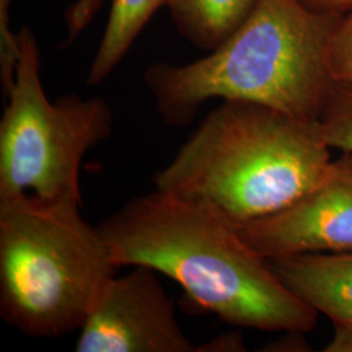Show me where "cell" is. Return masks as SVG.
Returning a JSON list of instances; mask_svg holds the SVG:
<instances>
[{
    "label": "cell",
    "instance_id": "obj_8",
    "mask_svg": "<svg viewBox=\"0 0 352 352\" xmlns=\"http://www.w3.org/2000/svg\"><path fill=\"white\" fill-rule=\"evenodd\" d=\"M267 261L296 298L333 324L352 327V251L299 253Z\"/></svg>",
    "mask_w": 352,
    "mask_h": 352
},
{
    "label": "cell",
    "instance_id": "obj_10",
    "mask_svg": "<svg viewBox=\"0 0 352 352\" xmlns=\"http://www.w3.org/2000/svg\"><path fill=\"white\" fill-rule=\"evenodd\" d=\"M170 0H113L104 33L89 67L87 84H102L124 59L151 16Z\"/></svg>",
    "mask_w": 352,
    "mask_h": 352
},
{
    "label": "cell",
    "instance_id": "obj_1",
    "mask_svg": "<svg viewBox=\"0 0 352 352\" xmlns=\"http://www.w3.org/2000/svg\"><path fill=\"white\" fill-rule=\"evenodd\" d=\"M113 263L174 279L192 302L231 327L312 330L318 314L278 278L215 204L154 189L98 225Z\"/></svg>",
    "mask_w": 352,
    "mask_h": 352
},
{
    "label": "cell",
    "instance_id": "obj_18",
    "mask_svg": "<svg viewBox=\"0 0 352 352\" xmlns=\"http://www.w3.org/2000/svg\"><path fill=\"white\" fill-rule=\"evenodd\" d=\"M325 352H352V327L334 324V336L324 349Z\"/></svg>",
    "mask_w": 352,
    "mask_h": 352
},
{
    "label": "cell",
    "instance_id": "obj_9",
    "mask_svg": "<svg viewBox=\"0 0 352 352\" xmlns=\"http://www.w3.org/2000/svg\"><path fill=\"white\" fill-rule=\"evenodd\" d=\"M257 0H170L167 8L177 33L210 52L251 13Z\"/></svg>",
    "mask_w": 352,
    "mask_h": 352
},
{
    "label": "cell",
    "instance_id": "obj_14",
    "mask_svg": "<svg viewBox=\"0 0 352 352\" xmlns=\"http://www.w3.org/2000/svg\"><path fill=\"white\" fill-rule=\"evenodd\" d=\"M103 0H76L64 13L67 25V39L64 46H69L88 28L101 10Z\"/></svg>",
    "mask_w": 352,
    "mask_h": 352
},
{
    "label": "cell",
    "instance_id": "obj_17",
    "mask_svg": "<svg viewBox=\"0 0 352 352\" xmlns=\"http://www.w3.org/2000/svg\"><path fill=\"white\" fill-rule=\"evenodd\" d=\"M311 10L317 12L344 16L352 11V0H302Z\"/></svg>",
    "mask_w": 352,
    "mask_h": 352
},
{
    "label": "cell",
    "instance_id": "obj_15",
    "mask_svg": "<svg viewBox=\"0 0 352 352\" xmlns=\"http://www.w3.org/2000/svg\"><path fill=\"white\" fill-rule=\"evenodd\" d=\"M300 330H286L278 340H272L265 344L261 351L266 352H308L311 344L302 337Z\"/></svg>",
    "mask_w": 352,
    "mask_h": 352
},
{
    "label": "cell",
    "instance_id": "obj_6",
    "mask_svg": "<svg viewBox=\"0 0 352 352\" xmlns=\"http://www.w3.org/2000/svg\"><path fill=\"white\" fill-rule=\"evenodd\" d=\"M158 272L138 265L110 278L80 327L77 352H195Z\"/></svg>",
    "mask_w": 352,
    "mask_h": 352
},
{
    "label": "cell",
    "instance_id": "obj_2",
    "mask_svg": "<svg viewBox=\"0 0 352 352\" xmlns=\"http://www.w3.org/2000/svg\"><path fill=\"white\" fill-rule=\"evenodd\" d=\"M342 17L314 11L302 0H257L206 56L183 65L151 63L142 80L167 126H189L213 98L318 120L336 87L329 47Z\"/></svg>",
    "mask_w": 352,
    "mask_h": 352
},
{
    "label": "cell",
    "instance_id": "obj_13",
    "mask_svg": "<svg viewBox=\"0 0 352 352\" xmlns=\"http://www.w3.org/2000/svg\"><path fill=\"white\" fill-rule=\"evenodd\" d=\"M12 0H0V82L4 100L14 87L16 71L20 62V36L10 28V7Z\"/></svg>",
    "mask_w": 352,
    "mask_h": 352
},
{
    "label": "cell",
    "instance_id": "obj_16",
    "mask_svg": "<svg viewBox=\"0 0 352 352\" xmlns=\"http://www.w3.org/2000/svg\"><path fill=\"white\" fill-rule=\"evenodd\" d=\"M245 350L247 347L239 331H230L196 346L195 352H241Z\"/></svg>",
    "mask_w": 352,
    "mask_h": 352
},
{
    "label": "cell",
    "instance_id": "obj_5",
    "mask_svg": "<svg viewBox=\"0 0 352 352\" xmlns=\"http://www.w3.org/2000/svg\"><path fill=\"white\" fill-rule=\"evenodd\" d=\"M19 36L20 62L0 120V199L33 193L82 202L81 162L111 136L113 110L101 97L65 94L49 101L37 38L28 25Z\"/></svg>",
    "mask_w": 352,
    "mask_h": 352
},
{
    "label": "cell",
    "instance_id": "obj_11",
    "mask_svg": "<svg viewBox=\"0 0 352 352\" xmlns=\"http://www.w3.org/2000/svg\"><path fill=\"white\" fill-rule=\"evenodd\" d=\"M321 132L331 149L352 154V91L334 87L320 119Z\"/></svg>",
    "mask_w": 352,
    "mask_h": 352
},
{
    "label": "cell",
    "instance_id": "obj_12",
    "mask_svg": "<svg viewBox=\"0 0 352 352\" xmlns=\"http://www.w3.org/2000/svg\"><path fill=\"white\" fill-rule=\"evenodd\" d=\"M329 68L334 85L352 91V11L340 19L331 37Z\"/></svg>",
    "mask_w": 352,
    "mask_h": 352
},
{
    "label": "cell",
    "instance_id": "obj_4",
    "mask_svg": "<svg viewBox=\"0 0 352 352\" xmlns=\"http://www.w3.org/2000/svg\"><path fill=\"white\" fill-rule=\"evenodd\" d=\"M82 202L0 199V317L33 338L80 330L119 267Z\"/></svg>",
    "mask_w": 352,
    "mask_h": 352
},
{
    "label": "cell",
    "instance_id": "obj_7",
    "mask_svg": "<svg viewBox=\"0 0 352 352\" xmlns=\"http://www.w3.org/2000/svg\"><path fill=\"white\" fill-rule=\"evenodd\" d=\"M265 258L316 252L352 251V154L333 161L299 200L277 213L238 225Z\"/></svg>",
    "mask_w": 352,
    "mask_h": 352
},
{
    "label": "cell",
    "instance_id": "obj_3",
    "mask_svg": "<svg viewBox=\"0 0 352 352\" xmlns=\"http://www.w3.org/2000/svg\"><path fill=\"white\" fill-rule=\"evenodd\" d=\"M318 120L243 101L209 113L154 188L206 199L236 223L277 213L299 200L333 162Z\"/></svg>",
    "mask_w": 352,
    "mask_h": 352
}]
</instances>
